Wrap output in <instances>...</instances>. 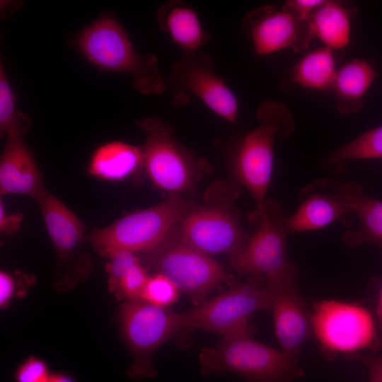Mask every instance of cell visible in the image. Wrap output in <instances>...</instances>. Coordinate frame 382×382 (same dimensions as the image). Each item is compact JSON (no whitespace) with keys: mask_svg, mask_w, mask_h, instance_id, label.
Instances as JSON below:
<instances>
[{"mask_svg":"<svg viewBox=\"0 0 382 382\" xmlns=\"http://www.w3.org/2000/svg\"><path fill=\"white\" fill-rule=\"evenodd\" d=\"M258 125L243 134L228 152L231 174L260 206L266 200L272 180L274 143L277 135L286 138L294 129L290 111L275 101H265L257 111Z\"/></svg>","mask_w":382,"mask_h":382,"instance_id":"1","label":"cell"},{"mask_svg":"<svg viewBox=\"0 0 382 382\" xmlns=\"http://www.w3.org/2000/svg\"><path fill=\"white\" fill-rule=\"evenodd\" d=\"M83 55L99 69L126 74L142 94H159L167 89L158 59L153 54H138L122 26L114 18H99L78 36Z\"/></svg>","mask_w":382,"mask_h":382,"instance_id":"2","label":"cell"},{"mask_svg":"<svg viewBox=\"0 0 382 382\" xmlns=\"http://www.w3.org/2000/svg\"><path fill=\"white\" fill-rule=\"evenodd\" d=\"M252 331L223 336L213 347L199 354L203 374L226 371L248 382H292L302 374L299 359L251 338Z\"/></svg>","mask_w":382,"mask_h":382,"instance_id":"3","label":"cell"},{"mask_svg":"<svg viewBox=\"0 0 382 382\" xmlns=\"http://www.w3.org/2000/svg\"><path fill=\"white\" fill-rule=\"evenodd\" d=\"M286 215L281 204L266 199L256 206L257 228L243 247L230 256L231 267L241 274L262 277L274 286L298 277L297 267L286 257Z\"/></svg>","mask_w":382,"mask_h":382,"instance_id":"4","label":"cell"},{"mask_svg":"<svg viewBox=\"0 0 382 382\" xmlns=\"http://www.w3.org/2000/svg\"><path fill=\"white\" fill-rule=\"evenodd\" d=\"M135 123L145 132L143 168L153 185L170 195L194 190L209 165L180 144L161 117H144Z\"/></svg>","mask_w":382,"mask_h":382,"instance_id":"5","label":"cell"},{"mask_svg":"<svg viewBox=\"0 0 382 382\" xmlns=\"http://www.w3.org/2000/svg\"><path fill=\"white\" fill-rule=\"evenodd\" d=\"M236 195V190L226 183L212 186L204 203L192 206L178 224L182 240L209 255L238 252L249 236L232 202Z\"/></svg>","mask_w":382,"mask_h":382,"instance_id":"6","label":"cell"},{"mask_svg":"<svg viewBox=\"0 0 382 382\" xmlns=\"http://www.w3.org/2000/svg\"><path fill=\"white\" fill-rule=\"evenodd\" d=\"M192 206L180 195H170L153 207L128 214L90 233L88 242L105 257L117 250L148 252L170 234Z\"/></svg>","mask_w":382,"mask_h":382,"instance_id":"7","label":"cell"},{"mask_svg":"<svg viewBox=\"0 0 382 382\" xmlns=\"http://www.w3.org/2000/svg\"><path fill=\"white\" fill-rule=\"evenodd\" d=\"M313 335L327 358L349 359L381 345L374 313L360 303L315 301L311 311Z\"/></svg>","mask_w":382,"mask_h":382,"instance_id":"8","label":"cell"},{"mask_svg":"<svg viewBox=\"0 0 382 382\" xmlns=\"http://www.w3.org/2000/svg\"><path fill=\"white\" fill-rule=\"evenodd\" d=\"M272 294L262 277L252 276L243 284L195 308L178 313L181 330L200 329L226 336L252 331L248 319L271 308Z\"/></svg>","mask_w":382,"mask_h":382,"instance_id":"9","label":"cell"},{"mask_svg":"<svg viewBox=\"0 0 382 382\" xmlns=\"http://www.w3.org/2000/svg\"><path fill=\"white\" fill-rule=\"evenodd\" d=\"M141 254L148 266L169 278L197 304L226 279L222 265L182 240L177 226L158 245Z\"/></svg>","mask_w":382,"mask_h":382,"instance_id":"10","label":"cell"},{"mask_svg":"<svg viewBox=\"0 0 382 382\" xmlns=\"http://www.w3.org/2000/svg\"><path fill=\"white\" fill-rule=\"evenodd\" d=\"M36 202L56 254L54 286L59 291L66 292L85 279L92 269L91 257L85 247L88 242L86 228L49 192Z\"/></svg>","mask_w":382,"mask_h":382,"instance_id":"11","label":"cell"},{"mask_svg":"<svg viewBox=\"0 0 382 382\" xmlns=\"http://www.w3.org/2000/svg\"><path fill=\"white\" fill-rule=\"evenodd\" d=\"M117 319L121 332L134 355L127 375L142 380L156 375L152 357L156 349L180 329L178 313L139 298L127 300Z\"/></svg>","mask_w":382,"mask_h":382,"instance_id":"12","label":"cell"},{"mask_svg":"<svg viewBox=\"0 0 382 382\" xmlns=\"http://www.w3.org/2000/svg\"><path fill=\"white\" fill-rule=\"evenodd\" d=\"M166 81L173 93V104L187 105L195 96L216 115L236 124L238 103L232 91L215 71L212 57L201 50L185 52L175 62Z\"/></svg>","mask_w":382,"mask_h":382,"instance_id":"13","label":"cell"},{"mask_svg":"<svg viewBox=\"0 0 382 382\" xmlns=\"http://www.w3.org/2000/svg\"><path fill=\"white\" fill-rule=\"evenodd\" d=\"M353 213L342 190V183L332 179L317 180L300 193L297 210L288 216L289 233L314 231L336 222L346 226Z\"/></svg>","mask_w":382,"mask_h":382,"instance_id":"14","label":"cell"},{"mask_svg":"<svg viewBox=\"0 0 382 382\" xmlns=\"http://www.w3.org/2000/svg\"><path fill=\"white\" fill-rule=\"evenodd\" d=\"M268 287L272 294L270 311L273 313L275 335L282 351L299 359L302 347L313 331L311 312L299 291L298 278Z\"/></svg>","mask_w":382,"mask_h":382,"instance_id":"15","label":"cell"},{"mask_svg":"<svg viewBox=\"0 0 382 382\" xmlns=\"http://www.w3.org/2000/svg\"><path fill=\"white\" fill-rule=\"evenodd\" d=\"M302 25H308L301 23L284 6L255 8L243 21V28L250 36L254 52L259 56L305 47L309 40L303 35Z\"/></svg>","mask_w":382,"mask_h":382,"instance_id":"16","label":"cell"},{"mask_svg":"<svg viewBox=\"0 0 382 382\" xmlns=\"http://www.w3.org/2000/svg\"><path fill=\"white\" fill-rule=\"evenodd\" d=\"M47 190L35 158L23 137L7 135L0 159V194L23 195L35 202Z\"/></svg>","mask_w":382,"mask_h":382,"instance_id":"17","label":"cell"},{"mask_svg":"<svg viewBox=\"0 0 382 382\" xmlns=\"http://www.w3.org/2000/svg\"><path fill=\"white\" fill-rule=\"evenodd\" d=\"M342 190L358 220L354 230L342 233V241L351 248L369 243L382 249V200L370 197L354 181L342 183Z\"/></svg>","mask_w":382,"mask_h":382,"instance_id":"18","label":"cell"},{"mask_svg":"<svg viewBox=\"0 0 382 382\" xmlns=\"http://www.w3.org/2000/svg\"><path fill=\"white\" fill-rule=\"evenodd\" d=\"M158 23L185 52L200 50L209 40L195 10L182 1L166 3L157 12Z\"/></svg>","mask_w":382,"mask_h":382,"instance_id":"19","label":"cell"},{"mask_svg":"<svg viewBox=\"0 0 382 382\" xmlns=\"http://www.w3.org/2000/svg\"><path fill=\"white\" fill-rule=\"evenodd\" d=\"M143 167L141 146L120 141L98 146L91 156L88 172L98 178L122 181Z\"/></svg>","mask_w":382,"mask_h":382,"instance_id":"20","label":"cell"},{"mask_svg":"<svg viewBox=\"0 0 382 382\" xmlns=\"http://www.w3.org/2000/svg\"><path fill=\"white\" fill-rule=\"evenodd\" d=\"M377 75L374 66L362 59H352L337 69L332 88L339 111L350 113L359 109Z\"/></svg>","mask_w":382,"mask_h":382,"instance_id":"21","label":"cell"},{"mask_svg":"<svg viewBox=\"0 0 382 382\" xmlns=\"http://www.w3.org/2000/svg\"><path fill=\"white\" fill-rule=\"evenodd\" d=\"M310 35L332 51L345 49L350 42L352 19L347 8L333 1H325L308 23Z\"/></svg>","mask_w":382,"mask_h":382,"instance_id":"22","label":"cell"},{"mask_svg":"<svg viewBox=\"0 0 382 382\" xmlns=\"http://www.w3.org/2000/svg\"><path fill=\"white\" fill-rule=\"evenodd\" d=\"M337 71L333 51L322 47L302 57L295 65L291 77L303 88L324 91L332 88Z\"/></svg>","mask_w":382,"mask_h":382,"instance_id":"23","label":"cell"},{"mask_svg":"<svg viewBox=\"0 0 382 382\" xmlns=\"http://www.w3.org/2000/svg\"><path fill=\"white\" fill-rule=\"evenodd\" d=\"M31 127L29 117L16 110V96L1 61L0 64V134L24 137Z\"/></svg>","mask_w":382,"mask_h":382,"instance_id":"24","label":"cell"},{"mask_svg":"<svg viewBox=\"0 0 382 382\" xmlns=\"http://www.w3.org/2000/svg\"><path fill=\"white\" fill-rule=\"evenodd\" d=\"M382 158V125L369 129L331 153L328 162L331 166L348 160Z\"/></svg>","mask_w":382,"mask_h":382,"instance_id":"25","label":"cell"},{"mask_svg":"<svg viewBox=\"0 0 382 382\" xmlns=\"http://www.w3.org/2000/svg\"><path fill=\"white\" fill-rule=\"evenodd\" d=\"M179 289L165 275L156 272L149 277L140 299L154 306L166 308L178 298Z\"/></svg>","mask_w":382,"mask_h":382,"instance_id":"26","label":"cell"},{"mask_svg":"<svg viewBox=\"0 0 382 382\" xmlns=\"http://www.w3.org/2000/svg\"><path fill=\"white\" fill-rule=\"evenodd\" d=\"M149 277L142 262L136 264L120 279L115 291L116 296L127 300L140 298Z\"/></svg>","mask_w":382,"mask_h":382,"instance_id":"27","label":"cell"},{"mask_svg":"<svg viewBox=\"0 0 382 382\" xmlns=\"http://www.w3.org/2000/svg\"><path fill=\"white\" fill-rule=\"evenodd\" d=\"M108 262L105 270L108 274V287L111 292L115 291L120 279L132 267L141 262L137 253L129 250H117L107 256Z\"/></svg>","mask_w":382,"mask_h":382,"instance_id":"28","label":"cell"},{"mask_svg":"<svg viewBox=\"0 0 382 382\" xmlns=\"http://www.w3.org/2000/svg\"><path fill=\"white\" fill-rule=\"evenodd\" d=\"M51 373L42 359L30 357L21 362L14 373L16 382H47Z\"/></svg>","mask_w":382,"mask_h":382,"instance_id":"29","label":"cell"},{"mask_svg":"<svg viewBox=\"0 0 382 382\" xmlns=\"http://www.w3.org/2000/svg\"><path fill=\"white\" fill-rule=\"evenodd\" d=\"M325 0H289L284 6L289 10L303 24L308 25L316 10Z\"/></svg>","mask_w":382,"mask_h":382,"instance_id":"30","label":"cell"},{"mask_svg":"<svg viewBox=\"0 0 382 382\" xmlns=\"http://www.w3.org/2000/svg\"><path fill=\"white\" fill-rule=\"evenodd\" d=\"M349 359L361 362L367 369L369 382H382V354H359Z\"/></svg>","mask_w":382,"mask_h":382,"instance_id":"31","label":"cell"},{"mask_svg":"<svg viewBox=\"0 0 382 382\" xmlns=\"http://www.w3.org/2000/svg\"><path fill=\"white\" fill-rule=\"evenodd\" d=\"M23 221L21 214H7L4 204L0 202V231L3 234H12L18 231Z\"/></svg>","mask_w":382,"mask_h":382,"instance_id":"32","label":"cell"},{"mask_svg":"<svg viewBox=\"0 0 382 382\" xmlns=\"http://www.w3.org/2000/svg\"><path fill=\"white\" fill-rule=\"evenodd\" d=\"M16 290L14 278L8 272H0V306L4 308L11 301Z\"/></svg>","mask_w":382,"mask_h":382,"instance_id":"33","label":"cell"},{"mask_svg":"<svg viewBox=\"0 0 382 382\" xmlns=\"http://www.w3.org/2000/svg\"><path fill=\"white\" fill-rule=\"evenodd\" d=\"M374 315L378 330L382 333V284L378 292Z\"/></svg>","mask_w":382,"mask_h":382,"instance_id":"34","label":"cell"},{"mask_svg":"<svg viewBox=\"0 0 382 382\" xmlns=\"http://www.w3.org/2000/svg\"><path fill=\"white\" fill-rule=\"evenodd\" d=\"M47 382H76L69 374L57 372L51 374Z\"/></svg>","mask_w":382,"mask_h":382,"instance_id":"35","label":"cell"}]
</instances>
